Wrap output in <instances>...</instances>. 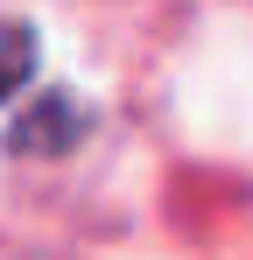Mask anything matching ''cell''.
I'll use <instances>...</instances> for the list:
<instances>
[{
  "mask_svg": "<svg viewBox=\"0 0 253 260\" xmlns=\"http://www.w3.org/2000/svg\"><path fill=\"white\" fill-rule=\"evenodd\" d=\"M84 134V113L64 99V91H42L36 106H28V120H14V155H64L71 141Z\"/></svg>",
  "mask_w": 253,
  "mask_h": 260,
  "instance_id": "cell-1",
  "label": "cell"
},
{
  "mask_svg": "<svg viewBox=\"0 0 253 260\" xmlns=\"http://www.w3.org/2000/svg\"><path fill=\"white\" fill-rule=\"evenodd\" d=\"M28 71H36V28L0 21V99H14L28 85Z\"/></svg>",
  "mask_w": 253,
  "mask_h": 260,
  "instance_id": "cell-2",
  "label": "cell"
}]
</instances>
